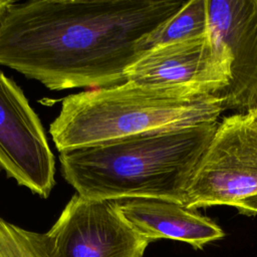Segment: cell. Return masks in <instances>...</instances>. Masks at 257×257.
Masks as SVG:
<instances>
[{
	"mask_svg": "<svg viewBox=\"0 0 257 257\" xmlns=\"http://www.w3.org/2000/svg\"><path fill=\"white\" fill-rule=\"evenodd\" d=\"M177 0H37L15 3L0 27V64L50 90L124 83L147 36Z\"/></svg>",
	"mask_w": 257,
	"mask_h": 257,
	"instance_id": "6da1fadb",
	"label": "cell"
},
{
	"mask_svg": "<svg viewBox=\"0 0 257 257\" xmlns=\"http://www.w3.org/2000/svg\"><path fill=\"white\" fill-rule=\"evenodd\" d=\"M218 122L153 131L62 152L61 174L86 199L156 198L184 204Z\"/></svg>",
	"mask_w": 257,
	"mask_h": 257,
	"instance_id": "7a4b0ae2",
	"label": "cell"
},
{
	"mask_svg": "<svg viewBox=\"0 0 257 257\" xmlns=\"http://www.w3.org/2000/svg\"><path fill=\"white\" fill-rule=\"evenodd\" d=\"M223 110L219 94L187 98L125 81L66 96L49 134L62 153L153 131L216 122Z\"/></svg>",
	"mask_w": 257,
	"mask_h": 257,
	"instance_id": "3957f363",
	"label": "cell"
},
{
	"mask_svg": "<svg viewBox=\"0 0 257 257\" xmlns=\"http://www.w3.org/2000/svg\"><path fill=\"white\" fill-rule=\"evenodd\" d=\"M257 194V120L249 111L218 122L188 185L191 209L234 206Z\"/></svg>",
	"mask_w": 257,
	"mask_h": 257,
	"instance_id": "277c9868",
	"label": "cell"
},
{
	"mask_svg": "<svg viewBox=\"0 0 257 257\" xmlns=\"http://www.w3.org/2000/svg\"><path fill=\"white\" fill-rule=\"evenodd\" d=\"M229 49L206 34L145 51L126 71V81L166 89L181 97L219 94L231 81Z\"/></svg>",
	"mask_w": 257,
	"mask_h": 257,
	"instance_id": "5b68a950",
	"label": "cell"
},
{
	"mask_svg": "<svg viewBox=\"0 0 257 257\" xmlns=\"http://www.w3.org/2000/svg\"><path fill=\"white\" fill-rule=\"evenodd\" d=\"M0 169L41 198H47L55 185V160L41 121L22 89L2 70Z\"/></svg>",
	"mask_w": 257,
	"mask_h": 257,
	"instance_id": "8992f818",
	"label": "cell"
},
{
	"mask_svg": "<svg viewBox=\"0 0 257 257\" xmlns=\"http://www.w3.org/2000/svg\"><path fill=\"white\" fill-rule=\"evenodd\" d=\"M46 234L56 257H143L150 243L121 216L114 201L78 194Z\"/></svg>",
	"mask_w": 257,
	"mask_h": 257,
	"instance_id": "52a82bcc",
	"label": "cell"
},
{
	"mask_svg": "<svg viewBox=\"0 0 257 257\" xmlns=\"http://www.w3.org/2000/svg\"><path fill=\"white\" fill-rule=\"evenodd\" d=\"M208 31L230 51L231 81L219 93L224 109L257 107V0H206Z\"/></svg>",
	"mask_w": 257,
	"mask_h": 257,
	"instance_id": "ba28073f",
	"label": "cell"
},
{
	"mask_svg": "<svg viewBox=\"0 0 257 257\" xmlns=\"http://www.w3.org/2000/svg\"><path fill=\"white\" fill-rule=\"evenodd\" d=\"M114 202L121 216L150 243L172 239L201 249L224 237V231L214 221L178 202L156 198H128Z\"/></svg>",
	"mask_w": 257,
	"mask_h": 257,
	"instance_id": "9c48e42d",
	"label": "cell"
},
{
	"mask_svg": "<svg viewBox=\"0 0 257 257\" xmlns=\"http://www.w3.org/2000/svg\"><path fill=\"white\" fill-rule=\"evenodd\" d=\"M207 32L206 0L185 1L174 15L145 38L141 49L144 53L155 47L197 38Z\"/></svg>",
	"mask_w": 257,
	"mask_h": 257,
	"instance_id": "30bf717a",
	"label": "cell"
},
{
	"mask_svg": "<svg viewBox=\"0 0 257 257\" xmlns=\"http://www.w3.org/2000/svg\"><path fill=\"white\" fill-rule=\"evenodd\" d=\"M0 257H56L46 233L23 229L0 218Z\"/></svg>",
	"mask_w": 257,
	"mask_h": 257,
	"instance_id": "8fae6325",
	"label": "cell"
},
{
	"mask_svg": "<svg viewBox=\"0 0 257 257\" xmlns=\"http://www.w3.org/2000/svg\"><path fill=\"white\" fill-rule=\"evenodd\" d=\"M233 207H235L240 214L247 216L257 215V194L243 199Z\"/></svg>",
	"mask_w": 257,
	"mask_h": 257,
	"instance_id": "7c38bea8",
	"label": "cell"
},
{
	"mask_svg": "<svg viewBox=\"0 0 257 257\" xmlns=\"http://www.w3.org/2000/svg\"><path fill=\"white\" fill-rule=\"evenodd\" d=\"M15 3L16 1H13V0H0V27L6 15L10 11V9L15 5Z\"/></svg>",
	"mask_w": 257,
	"mask_h": 257,
	"instance_id": "4fadbf2b",
	"label": "cell"
},
{
	"mask_svg": "<svg viewBox=\"0 0 257 257\" xmlns=\"http://www.w3.org/2000/svg\"><path fill=\"white\" fill-rule=\"evenodd\" d=\"M249 112H251L252 114H253V116L256 118V120H257V107L256 108H254V109H252V110H250Z\"/></svg>",
	"mask_w": 257,
	"mask_h": 257,
	"instance_id": "5bb4252c",
	"label": "cell"
}]
</instances>
